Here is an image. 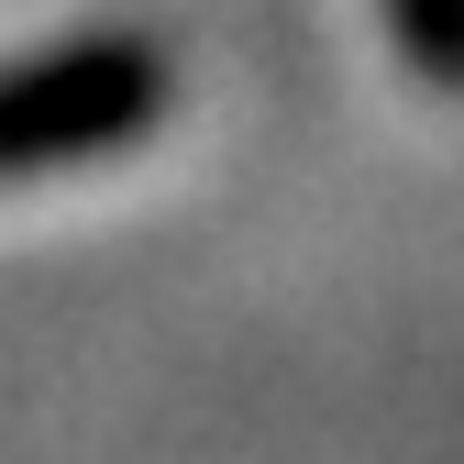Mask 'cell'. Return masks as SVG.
<instances>
[{
  "label": "cell",
  "mask_w": 464,
  "mask_h": 464,
  "mask_svg": "<svg viewBox=\"0 0 464 464\" xmlns=\"http://www.w3.org/2000/svg\"><path fill=\"white\" fill-rule=\"evenodd\" d=\"M155 111H166V55L133 44V34H89V44L23 55V67H0V178L111 155Z\"/></svg>",
  "instance_id": "6da1fadb"
},
{
  "label": "cell",
  "mask_w": 464,
  "mask_h": 464,
  "mask_svg": "<svg viewBox=\"0 0 464 464\" xmlns=\"http://www.w3.org/2000/svg\"><path fill=\"white\" fill-rule=\"evenodd\" d=\"M387 34L420 78H464V0H387Z\"/></svg>",
  "instance_id": "7a4b0ae2"
}]
</instances>
